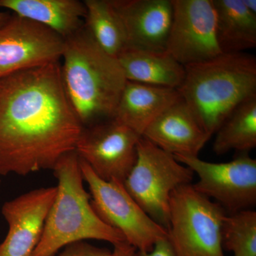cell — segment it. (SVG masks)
Segmentation results:
<instances>
[{"label": "cell", "mask_w": 256, "mask_h": 256, "mask_svg": "<svg viewBox=\"0 0 256 256\" xmlns=\"http://www.w3.org/2000/svg\"><path fill=\"white\" fill-rule=\"evenodd\" d=\"M84 126L66 94L60 62L0 79V176L53 170Z\"/></svg>", "instance_id": "obj_1"}, {"label": "cell", "mask_w": 256, "mask_h": 256, "mask_svg": "<svg viewBox=\"0 0 256 256\" xmlns=\"http://www.w3.org/2000/svg\"><path fill=\"white\" fill-rule=\"evenodd\" d=\"M60 75L84 127L114 119L127 79L116 57L106 53L82 26L64 40Z\"/></svg>", "instance_id": "obj_2"}, {"label": "cell", "mask_w": 256, "mask_h": 256, "mask_svg": "<svg viewBox=\"0 0 256 256\" xmlns=\"http://www.w3.org/2000/svg\"><path fill=\"white\" fill-rule=\"evenodd\" d=\"M184 67L178 94L210 138L237 106L256 96V58L246 52Z\"/></svg>", "instance_id": "obj_3"}, {"label": "cell", "mask_w": 256, "mask_h": 256, "mask_svg": "<svg viewBox=\"0 0 256 256\" xmlns=\"http://www.w3.org/2000/svg\"><path fill=\"white\" fill-rule=\"evenodd\" d=\"M52 170L58 182L56 194L32 256H56L69 244L86 240L112 245L126 242L122 234L102 222L92 208L76 150L62 156Z\"/></svg>", "instance_id": "obj_4"}, {"label": "cell", "mask_w": 256, "mask_h": 256, "mask_svg": "<svg viewBox=\"0 0 256 256\" xmlns=\"http://www.w3.org/2000/svg\"><path fill=\"white\" fill-rule=\"evenodd\" d=\"M226 212L192 184L170 196L168 240L176 256H225L222 234Z\"/></svg>", "instance_id": "obj_5"}, {"label": "cell", "mask_w": 256, "mask_h": 256, "mask_svg": "<svg viewBox=\"0 0 256 256\" xmlns=\"http://www.w3.org/2000/svg\"><path fill=\"white\" fill-rule=\"evenodd\" d=\"M194 174L174 156L141 137L137 159L124 185L146 214L168 230L170 196L176 188L191 184Z\"/></svg>", "instance_id": "obj_6"}, {"label": "cell", "mask_w": 256, "mask_h": 256, "mask_svg": "<svg viewBox=\"0 0 256 256\" xmlns=\"http://www.w3.org/2000/svg\"><path fill=\"white\" fill-rule=\"evenodd\" d=\"M84 181L88 185L90 203L99 218L122 234L138 252H150L156 242L168 237V230L154 222L117 180L99 178L80 159Z\"/></svg>", "instance_id": "obj_7"}, {"label": "cell", "mask_w": 256, "mask_h": 256, "mask_svg": "<svg viewBox=\"0 0 256 256\" xmlns=\"http://www.w3.org/2000/svg\"><path fill=\"white\" fill-rule=\"evenodd\" d=\"M198 175L192 184L198 193L216 203L229 214L252 210L256 204V160L242 153L232 161L212 163L198 156H174Z\"/></svg>", "instance_id": "obj_8"}, {"label": "cell", "mask_w": 256, "mask_h": 256, "mask_svg": "<svg viewBox=\"0 0 256 256\" xmlns=\"http://www.w3.org/2000/svg\"><path fill=\"white\" fill-rule=\"evenodd\" d=\"M141 136L114 119L84 127L75 150L99 178L124 182L137 159Z\"/></svg>", "instance_id": "obj_9"}, {"label": "cell", "mask_w": 256, "mask_h": 256, "mask_svg": "<svg viewBox=\"0 0 256 256\" xmlns=\"http://www.w3.org/2000/svg\"><path fill=\"white\" fill-rule=\"evenodd\" d=\"M172 20L165 52L184 66L222 54L212 0H172Z\"/></svg>", "instance_id": "obj_10"}, {"label": "cell", "mask_w": 256, "mask_h": 256, "mask_svg": "<svg viewBox=\"0 0 256 256\" xmlns=\"http://www.w3.org/2000/svg\"><path fill=\"white\" fill-rule=\"evenodd\" d=\"M64 40L50 28L13 14L0 28V79L60 62Z\"/></svg>", "instance_id": "obj_11"}, {"label": "cell", "mask_w": 256, "mask_h": 256, "mask_svg": "<svg viewBox=\"0 0 256 256\" xmlns=\"http://www.w3.org/2000/svg\"><path fill=\"white\" fill-rule=\"evenodd\" d=\"M56 186L42 188L5 202L2 214L8 234L0 244V256H32L40 244Z\"/></svg>", "instance_id": "obj_12"}, {"label": "cell", "mask_w": 256, "mask_h": 256, "mask_svg": "<svg viewBox=\"0 0 256 256\" xmlns=\"http://www.w3.org/2000/svg\"><path fill=\"white\" fill-rule=\"evenodd\" d=\"M124 26L127 47L165 52L172 20V0H109Z\"/></svg>", "instance_id": "obj_13"}, {"label": "cell", "mask_w": 256, "mask_h": 256, "mask_svg": "<svg viewBox=\"0 0 256 256\" xmlns=\"http://www.w3.org/2000/svg\"><path fill=\"white\" fill-rule=\"evenodd\" d=\"M142 137L172 156H198L210 138L181 97L156 118Z\"/></svg>", "instance_id": "obj_14"}, {"label": "cell", "mask_w": 256, "mask_h": 256, "mask_svg": "<svg viewBox=\"0 0 256 256\" xmlns=\"http://www.w3.org/2000/svg\"><path fill=\"white\" fill-rule=\"evenodd\" d=\"M180 98L176 89L127 80L114 119L142 137L150 124Z\"/></svg>", "instance_id": "obj_15"}, {"label": "cell", "mask_w": 256, "mask_h": 256, "mask_svg": "<svg viewBox=\"0 0 256 256\" xmlns=\"http://www.w3.org/2000/svg\"><path fill=\"white\" fill-rule=\"evenodd\" d=\"M0 8L50 28L64 40L84 26L86 13L79 0H0Z\"/></svg>", "instance_id": "obj_16"}, {"label": "cell", "mask_w": 256, "mask_h": 256, "mask_svg": "<svg viewBox=\"0 0 256 256\" xmlns=\"http://www.w3.org/2000/svg\"><path fill=\"white\" fill-rule=\"evenodd\" d=\"M129 82L178 89L185 76V67L166 52L126 47L117 56Z\"/></svg>", "instance_id": "obj_17"}, {"label": "cell", "mask_w": 256, "mask_h": 256, "mask_svg": "<svg viewBox=\"0 0 256 256\" xmlns=\"http://www.w3.org/2000/svg\"><path fill=\"white\" fill-rule=\"evenodd\" d=\"M216 10V34L222 54L246 52L256 46V14L242 0H212Z\"/></svg>", "instance_id": "obj_18"}, {"label": "cell", "mask_w": 256, "mask_h": 256, "mask_svg": "<svg viewBox=\"0 0 256 256\" xmlns=\"http://www.w3.org/2000/svg\"><path fill=\"white\" fill-rule=\"evenodd\" d=\"M213 150L218 156L230 150L248 153L256 146V96L237 106L215 133Z\"/></svg>", "instance_id": "obj_19"}, {"label": "cell", "mask_w": 256, "mask_h": 256, "mask_svg": "<svg viewBox=\"0 0 256 256\" xmlns=\"http://www.w3.org/2000/svg\"><path fill=\"white\" fill-rule=\"evenodd\" d=\"M84 26L106 53L117 58L127 47L124 26L109 0H85Z\"/></svg>", "instance_id": "obj_20"}, {"label": "cell", "mask_w": 256, "mask_h": 256, "mask_svg": "<svg viewBox=\"0 0 256 256\" xmlns=\"http://www.w3.org/2000/svg\"><path fill=\"white\" fill-rule=\"evenodd\" d=\"M224 250L234 256H256V212L240 210L227 215L222 234Z\"/></svg>", "instance_id": "obj_21"}, {"label": "cell", "mask_w": 256, "mask_h": 256, "mask_svg": "<svg viewBox=\"0 0 256 256\" xmlns=\"http://www.w3.org/2000/svg\"><path fill=\"white\" fill-rule=\"evenodd\" d=\"M57 256H114L112 252L105 248L95 246L85 240L69 244Z\"/></svg>", "instance_id": "obj_22"}, {"label": "cell", "mask_w": 256, "mask_h": 256, "mask_svg": "<svg viewBox=\"0 0 256 256\" xmlns=\"http://www.w3.org/2000/svg\"><path fill=\"white\" fill-rule=\"evenodd\" d=\"M137 256H176L168 238L156 242L150 252H138Z\"/></svg>", "instance_id": "obj_23"}, {"label": "cell", "mask_w": 256, "mask_h": 256, "mask_svg": "<svg viewBox=\"0 0 256 256\" xmlns=\"http://www.w3.org/2000/svg\"><path fill=\"white\" fill-rule=\"evenodd\" d=\"M114 256H137V250L127 242H121L114 245Z\"/></svg>", "instance_id": "obj_24"}, {"label": "cell", "mask_w": 256, "mask_h": 256, "mask_svg": "<svg viewBox=\"0 0 256 256\" xmlns=\"http://www.w3.org/2000/svg\"><path fill=\"white\" fill-rule=\"evenodd\" d=\"M248 9L256 14V0H242Z\"/></svg>", "instance_id": "obj_25"}, {"label": "cell", "mask_w": 256, "mask_h": 256, "mask_svg": "<svg viewBox=\"0 0 256 256\" xmlns=\"http://www.w3.org/2000/svg\"><path fill=\"white\" fill-rule=\"evenodd\" d=\"M11 15L8 14V13L0 12V28L6 22Z\"/></svg>", "instance_id": "obj_26"}, {"label": "cell", "mask_w": 256, "mask_h": 256, "mask_svg": "<svg viewBox=\"0 0 256 256\" xmlns=\"http://www.w3.org/2000/svg\"><path fill=\"white\" fill-rule=\"evenodd\" d=\"M0 184H1V180H0Z\"/></svg>", "instance_id": "obj_27"}]
</instances>
